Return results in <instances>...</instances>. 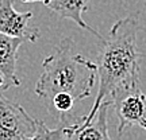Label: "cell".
<instances>
[{"instance_id":"5b68a950","label":"cell","mask_w":146,"mask_h":140,"mask_svg":"<svg viewBox=\"0 0 146 140\" xmlns=\"http://www.w3.org/2000/svg\"><path fill=\"white\" fill-rule=\"evenodd\" d=\"M14 0H0V34L21 38L25 42H35L39 38L36 27L30 24L31 12H18Z\"/></svg>"},{"instance_id":"52a82bcc","label":"cell","mask_w":146,"mask_h":140,"mask_svg":"<svg viewBox=\"0 0 146 140\" xmlns=\"http://www.w3.org/2000/svg\"><path fill=\"white\" fill-rule=\"evenodd\" d=\"M23 39L0 34V77L3 86L0 90H7L11 86H19L21 81L16 77V61L18 50Z\"/></svg>"},{"instance_id":"3957f363","label":"cell","mask_w":146,"mask_h":140,"mask_svg":"<svg viewBox=\"0 0 146 140\" xmlns=\"http://www.w3.org/2000/svg\"><path fill=\"white\" fill-rule=\"evenodd\" d=\"M110 100L119 120V135L133 125H138L146 131V94L142 92L141 83L116 90Z\"/></svg>"},{"instance_id":"7c38bea8","label":"cell","mask_w":146,"mask_h":140,"mask_svg":"<svg viewBox=\"0 0 146 140\" xmlns=\"http://www.w3.org/2000/svg\"><path fill=\"white\" fill-rule=\"evenodd\" d=\"M1 86H3V80H1V77H0V89H1Z\"/></svg>"},{"instance_id":"30bf717a","label":"cell","mask_w":146,"mask_h":140,"mask_svg":"<svg viewBox=\"0 0 146 140\" xmlns=\"http://www.w3.org/2000/svg\"><path fill=\"white\" fill-rule=\"evenodd\" d=\"M50 103L53 105V109L60 112L61 114L68 113L69 110L74 106V104H76L72 97H69L68 94H57V96H54L50 100Z\"/></svg>"},{"instance_id":"7a4b0ae2","label":"cell","mask_w":146,"mask_h":140,"mask_svg":"<svg viewBox=\"0 0 146 140\" xmlns=\"http://www.w3.org/2000/svg\"><path fill=\"white\" fill-rule=\"evenodd\" d=\"M72 38H64L47 55L43 72L35 83V93L45 100L68 94L74 103L87 99L96 80V65L81 54L73 53Z\"/></svg>"},{"instance_id":"277c9868","label":"cell","mask_w":146,"mask_h":140,"mask_svg":"<svg viewBox=\"0 0 146 140\" xmlns=\"http://www.w3.org/2000/svg\"><path fill=\"white\" fill-rule=\"evenodd\" d=\"M35 128L36 120L22 105L5 99L0 90V140H26Z\"/></svg>"},{"instance_id":"9c48e42d","label":"cell","mask_w":146,"mask_h":140,"mask_svg":"<svg viewBox=\"0 0 146 140\" xmlns=\"http://www.w3.org/2000/svg\"><path fill=\"white\" fill-rule=\"evenodd\" d=\"M69 132L68 127H60L56 129H50L42 120H36L35 132L26 140H65Z\"/></svg>"},{"instance_id":"8992f818","label":"cell","mask_w":146,"mask_h":140,"mask_svg":"<svg viewBox=\"0 0 146 140\" xmlns=\"http://www.w3.org/2000/svg\"><path fill=\"white\" fill-rule=\"evenodd\" d=\"M111 105V100L104 101L96 110L94 120L88 124L83 123L78 117L74 124L69 125V132L65 140H112L110 137L107 125V113Z\"/></svg>"},{"instance_id":"6da1fadb","label":"cell","mask_w":146,"mask_h":140,"mask_svg":"<svg viewBox=\"0 0 146 140\" xmlns=\"http://www.w3.org/2000/svg\"><path fill=\"white\" fill-rule=\"evenodd\" d=\"M139 24L135 18H123L111 27L107 39L96 59V78L99 89L92 108L80 120L88 124L95 117L96 110L111 96L122 88L133 86L139 82V59L141 53L137 45Z\"/></svg>"},{"instance_id":"ba28073f","label":"cell","mask_w":146,"mask_h":140,"mask_svg":"<svg viewBox=\"0 0 146 140\" xmlns=\"http://www.w3.org/2000/svg\"><path fill=\"white\" fill-rule=\"evenodd\" d=\"M89 1L91 0H53L46 7L50 11H53L54 14H57L61 19H70L77 26H80L84 30H88L95 36H98L100 41H103V38L99 32L94 30L92 27H89L83 20V12L88 10Z\"/></svg>"},{"instance_id":"8fae6325","label":"cell","mask_w":146,"mask_h":140,"mask_svg":"<svg viewBox=\"0 0 146 140\" xmlns=\"http://www.w3.org/2000/svg\"><path fill=\"white\" fill-rule=\"evenodd\" d=\"M22 3H36V1H41V3H43L45 5H47L50 1H53V0H21Z\"/></svg>"}]
</instances>
